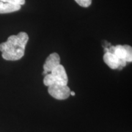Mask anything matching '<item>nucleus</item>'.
<instances>
[{
  "mask_svg": "<svg viewBox=\"0 0 132 132\" xmlns=\"http://www.w3.org/2000/svg\"><path fill=\"white\" fill-rule=\"evenodd\" d=\"M28 39V35L24 32L8 37L6 42L0 44L3 58L7 61H17L22 58Z\"/></svg>",
  "mask_w": 132,
  "mask_h": 132,
  "instance_id": "1",
  "label": "nucleus"
},
{
  "mask_svg": "<svg viewBox=\"0 0 132 132\" xmlns=\"http://www.w3.org/2000/svg\"><path fill=\"white\" fill-rule=\"evenodd\" d=\"M68 77L65 68L61 64L54 68L50 73L45 75L44 78V84L46 86L53 85H67Z\"/></svg>",
  "mask_w": 132,
  "mask_h": 132,
  "instance_id": "2",
  "label": "nucleus"
},
{
  "mask_svg": "<svg viewBox=\"0 0 132 132\" xmlns=\"http://www.w3.org/2000/svg\"><path fill=\"white\" fill-rule=\"evenodd\" d=\"M110 52L113 53L121 61V67L127 65V62L132 61V48L128 45L111 46L109 48H105V53Z\"/></svg>",
  "mask_w": 132,
  "mask_h": 132,
  "instance_id": "3",
  "label": "nucleus"
},
{
  "mask_svg": "<svg viewBox=\"0 0 132 132\" xmlns=\"http://www.w3.org/2000/svg\"><path fill=\"white\" fill-rule=\"evenodd\" d=\"M70 89L67 85H53L48 86L49 94L57 100H65L70 95Z\"/></svg>",
  "mask_w": 132,
  "mask_h": 132,
  "instance_id": "4",
  "label": "nucleus"
},
{
  "mask_svg": "<svg viewBox=\"0 0 132 132\" xmlns=\"http://www.w3.org/2000/svg\"><path fill=\"white\" fill-rule=\"evenodd\" d=\"M60 56L56 53L50 54L46 59L44 64V72L43 73L47 75L48 72H51L54 68L60 65Z\"/></svg>",
  "mask_w": 132,
  "mask_h": 132,
  "instance_id": "5",
  "label": "nucleus"
},
{
  "mask_svg": "<svg viewBox=\"0 0 132 132\" xmlns=\"http://www.w3.org/2000/svg\"><path fill=\"white\" fill-rule=\"evenodd\" d=\"M103 61L105 64L111 69H122L121 61L113 53L110 52L105 53Z\"/></svg>",
  "mask_w": 132,
  "mask_h": 132,
  "instance_id": "6",
  "label": "nucleus"
},
{
  "mask_svg": "<svg viewBox=\"0 0 132 132\" xmlns=\"http://www.w3.org/2000/svg\"><path fill=\"white\" fill-rule=\"evenodd\" d=\"M21 9V6L0 1V14H7L16 12Z\"/></svg>",
  "mask_w": 132,
  "mask_h": 132,
  "instance_id": "7",
  "label": "nucleus"
},
{
  "mask_svg": "<svg viewBox=\"0 0 132 132\" xmlns=\"http://www.w3.org/2000/svg\"><path fill=\"white\" fill-rule=\"evenodd\" d=\"M75 1L78 5L83 7H89L92 3V0H75Z\"/></svg>",
  "mask_w": 132,
  "mask_h": 132,
  "instance_id": "8",
  "label": "nucleus"
},
{
  "mask_svg": "<svg viewBox=\"0 0 132 132\" xmlns=\"http://www.w3.org/2000/svg\"><path fill=\"white\" fill-rule=\"evenodd\" d=\"M0 1L20 6L23 5L25 3V0H0Z\"/></svg>",
  "mask_w": 132,
  "mask_h": 132,
  "instance_id": "9",
  "label": "nucleus"
},
{
  "mask_svg": "<svg viewBox=\"0 0 132 132\" xmlns=\"http://www.w3.org/2000/svg\"><path fill=\"white\" fill-rule=\"evenodd\" d=\"M70 95H72V96H74V95H75V92H73V91H70Z\"/></svg>",
  "mask_w": 132,
  "mask_h": 132,
  "instance_id": "10",
  "label": "nucleus"
}]
</instances>
